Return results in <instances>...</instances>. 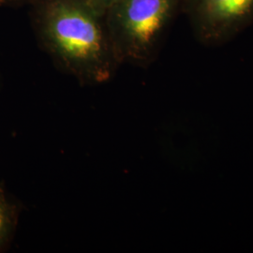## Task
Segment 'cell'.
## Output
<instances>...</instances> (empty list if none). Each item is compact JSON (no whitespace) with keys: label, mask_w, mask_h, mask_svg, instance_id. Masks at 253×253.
Here are the masks:
<instances>
[{"label":"cell","mask_w":253,"mask_h":253,"mask_svg":"<svg viewBox=\"0 0 253 253\" xmlns=\"http://www.w3.org/2000/svg\"><path fill=\"white\" fill-rule=\"evenodd\" d=\"M91 8L98 11L100 14L105 15L109 9L117 5L121 0H83Z\"/></svg>","instance_id":"cell-5"},{"label":"cell","mask_w":253,"mask_h":253,"mask_svg":"<svg viewBox=\"0 0 253 253\" xmlns=\"http://www.w3.org/2000/svg\"><path fill=\"white\" fill-rule=\"evenodd\" d=\"M34 0H0V6L5 7H22L25 5H30Z\"/></svg>","instance_id":"cell-6"},{"label":"cell","mask_w":253,"mask_h":253,"mask_svg":"<svg viewBox=\"0 0 253 253\" xmlns=\"http://www.w3.org/2000/svg\"><path fill=\"white\" fill-rule=\"evenodd\" d=\"M21 208L9 196L5 184L0 182V253L11 244L18 226Z\"/></svg>","instance_id":"cell-4"},{"label":"cell","mask_w":253,"mask_h":253,"mask_svg":"<svg viewBox=\"0 0 253 253\" xmlns=\"http://www.w3.org/2000/svg\"><path fill=\"white\" fill-rule=\"evenodd\" d=\"M192 8L204 30L215 36L253 17V0H195Z\"/></svg>","instance_id":"cell-3"},{"label":"cell","mask_w":253,"mask_h":253,"mask_svg":"<svg viewBox=\"0 0 253 253\" xmlns=\"http://www.w3.org/2000/svg\"><path fill=\"white\" fill-rule=\"evenodd\" d=\"M182 0H121L105 13L109 35L121 63L146 66Z\"/></svg>","instance_id":"cell-2"},{"label":"cell","mask_w":253,"mask_h":253,"mask_svg":"<svg viewBox=\"0 0 253 253\" xmlns=\"http://www.w3.org/2000/svg\"><path fill=\"white\" fill-rule=\"evenodd\" d=\"M29 6L39 43L61 71L84 85L116 75L122 63L105 15L83 0H34Z\"/></svg>","instance_id":"cell-1"}]
</instances>
